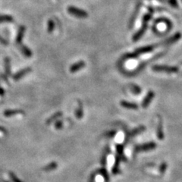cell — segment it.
Returning <instances> with one entry per match:
<instances>
[{
    "label": "cell",
    "instance_id": "ba28073f",
    "mask_svg": "<svg viewBox=\"0 0 182 182\" xmlns=\"http://www.w3.org/2000/svg\"><path fill=\"white\" fill-rule=\"evenodd\" d=\"M25 31H26V28L24 26H21L19 28L18 31L17 37H16V43L20 44L22 41V39H23L24 35L25 34Z\"/></svg>",
    "mask_w": 182,
    "mask_h": 182
},
{
    "label": "cell",
    "instance_id": "8992f818",
    "mask_svg": "<svg viewBox=\"0 0 182 182\" xmlns=\"http://www.w3.org/2000/svg\"><path fill=\"white\" fill-rule=\"evenodd\" d=\"M147 28V23H144L142 28H141V29H140L139 31H138V32L136 33V34L134 35V37H133V40H134V41H137V40H139V39L144 35Z\"/></svg>",
    "mask_w": 182,
    "mask_h": 182
},
{
    "label": "cell",
    "instance_id": "4fadbf2b",
    "mask_svg": "<svg viewBox=\"0 0 182 182\" xmlns=\"http://www.w3.org/2000/svg\"><path fill=\"white\" fill-rule=\"evenodd\" d=\"M120 103L121 106H123L124 108L130 109H137L138 108V106L135 103H133V102H127V101H122Z\"/></svg>",
    "mask_w": 182,
    "mask_h": 182
},
{
    "label": "cell",
    "instance_id": "8fae6325",
    "mask_svg": "<svg viewBox=\"0 0 182 182\" xmlns=\"http://www.w3.org/2000/svg\"><path fill=\"white\" fill-rule=\"evenodd\" d=\"M76 118L78 119H81L83 116V105L80 101H78V106L75 111Z\"/></svg>",
    "mask_w": 182,
    "mask_h": 182
},
{
    "label": "cell",
    "instance_id": "5bb4252c",
    "mask_svg": "<svg viewBox=\"0 0 182 182\" xmlns=\"http://www.w3.org/2000/svg\"><path fill=\"white\" fill-rule=\"evenodd\" d=\"M153 96H154V93H153V92H152V91L149 92L148 94L147 95L146 98L144 99V101H143V103H142L143 107H144V108H145V107H147V106L150 104V101L153 99Z\"/></svg>",
    "mask_w": 182,
    "mask_h": 182
},
{
    "label": "cell",
    "instance_id": "6da1fadb",
    "mask_svg": "<svg viewBox=\"0 0 182 182\" xmlns=\"http://www.w3.org/2000/svg\"><path fill=\"white\" fill-rule=\"evenodd\" d=\"M68 12L71 15H72L77 18H86L88 16L87 12H86V11L80 9V8H76V7L74 6L68 7Z\"/></svg>",
    "mask_w": 182,
    "mask_h": 182
},
{
    "label": "cell",
    "instance_id": "3957f363",
    "mask_svg": "<svg viewBox=\"0 0 182 182\" xmlns=\"http://www.w3.org/2000/svg\"><path fill=\"white\" fill-rule=\"evenodd\" d=\"M31 71H32V68H29V67L23 68V69L20 70V71H18L16 74H15L14 75H13V79H14L15 80H16V81H17V80H19L21 78H22L24 76H25V75H27L28 74H29Z\"/></svg>",
    "mask_w": 182,
    "mask_h": 182
},
{
    "label": "cell",
    "instance_id": "30bf717a",
    "mask_svg": "<svg viewBox=\"0 0 182 182\" xmlns=\"http://www.w3.org/2000/svg\"><path fill=\"white\" fill-rule=\"evenodd\" d=\"M62 115V112H56L55 114H53L51 117L49 118V119L47 120V122H46V123H47V125H50V124L56 122V121L59 118H60Z\"/></svg>",
    "mask_w": 182,
    "mask_h": 182
},
{
    "label": "cell",
    "instance_id": "603a6c76",
    "mask_svg": "<svg viewBox=\"0 0 182 182\" xmlns=\"http://www.w3.org/2000/svg\"><path fill=\"white\" fill-rule=\"evenodd\" d=\"M62 126H63V122L62 121H56V122H55V127H56V129H61L62 128Z\"/></svg>",
    "mask_w": 182,
    "mask_h": 182
},
{
    "label": "cell",
    "instance_id": "277c9868",
    "mask_svg": "<svg viewBox=\"0 0 182 182\" xmlns=\"http://www.w3.org/2000/svg\"><path fill=\"white\" fill-rule=\"evenodd\" d=\"M153 50V47H152V46L144 47L136 50L135 53H134V54L131 55V56H127L126 57H135V56H138V55H141V54H143V53H148V52L152 51Z\"/></svg>",
    "mask_w": 182,
    "mask_h": 182
},
{
    "label": "cell",
    "instance_id": "ffe728a7",
    "mask_svg": "<svg viewBox=\"0 0 182 182\" xmlns=\"http://www.w3.org/2000/svg\"><path fill=\"white\" fill-rule=\"evenodd\" d=\"M144 129H145V128H144V127H139V128H136V129H134V131H131V135L133 136V135H136V134H140L141 132L144 131Z\"/></svg>",
    "mask_w": 182,
    "mask_h": 182
},
{
    "label": "cell",
    "instance_id": "d6986e66",
    "mask_svg": "<svg viewBox=\"0 0 182 182\" xmlns=\"http://www.w3.org/2000/svg\"><path fill=\"white\" fill-rule=\"evenodd\" d=\"M157 135H158V137H159V138L160 140L163 139L164 135H163V133H162V125H161V123H159V126H158Z\"/></svg>",
    "mask_w": 182,
    "mask_h": 182
},
{
    "label": "cell",
    "instance_id": "9c48e42d",
    "mask_svg": "<svg viewBox=\"0 0 182 182\" xmlns=\"http://www.w3.org/2000/svg\"><path fill=\"white\" fill-rule=\"evenodd\" d=\"M24 111L21 109H13V110H5L4 112V115L5 117H11V116H15L17 115H20V114H24Z\"/></svg>",
    "mask_w": 182,
    "mask_h": 182
},
{
    "label": "cell",
    "instance_id": "ac0fdd59",
    "mask_svg": "<svg viewBox=\"0 0 182 182\" xmlns=\"http://www.w3.org/2000/svg\"><path fill=\"white\" fill-rule=\"evenodd\" d=\"M55 27H56L55 22L53 20H49L48 22H47V31L50 34V33H53V31L55 29Z\"/></svg>",
    "mask_w": 182,
    "mask_h": 182
},
{
    "label": "cell",
    "instance_id": "7402d4cb",
    "mask_svg": "<svg viewBox=\"0 0 182 182\" xmlns=\"http://www.w3.org/2000/svg\"><path fill=\"white\" fill-rule=\"evenodd\" d=\"M152 17V13H149V14H147L144 15V18H143V22L144 23H147V22L149 21L150 20V18H151Z\"/></svg>",
    "mask_w": 182,
    "mask_h": 182
},
{
    "label": "cell",
    "instance_id": "52a82bcc",
    "mask_svg": "<svg viewBox=\"0 0 182 182\" xmlns=\"http://www.w3.org/2000/svg\"><path fill=\"white\" fill-rule=\"evenodd\" d=\"M156 147V144L155 143H148V144H144V145H141L140 147H138L136 148L137 151H143V150H153L155 147Z\"/></svg>",
    "mask_w": 182,
    "mask_h": 182
},
{
    "label": "cell",
    "instance_id": "9a60e30c",
    "mask_svg": "<svg viewBox=\"0 0 182 182\" xmlns=\"http://www.w3.org/2000/svg\"><path fill=\"white\" fill-rule=\"evenodd\" d=\"M20 50L22 53V54H23L24 56H26V57L30 58L32 56V52H31V50H30L28 47H27L26 46H24V45L21 46Z\"/></svg>",
    "mask_w": 182,
    "mask_h": 182
},
{
    "label": "cell",
    "instance_id": "f546056e",
    "mask_svg": "<svg viewBox=\"0 0 182 182\" xmlns=\"http://www.w3.org/2000/svg\"><path fill=\"white\" fill-rule=\"evenodd\" d=\"M5 95V90L2 87L0 86V96H3Z\"/></svg>",
    "mask_w": 182,
    "mask_h": 182
},
{
    "label": "cell",
    "instance_id": "7c38bea8",
    "mask_svg": "<svg viewBox=\"0 0 182 182\" xmlns=\"http://www.w3.org/2000/svg\"><path fill=\"white\" fill-rule=\"evenodd\" d=\"M5 62V71L7 76L11 75V60L8 57H5L4 59Z\"/></svg>",
    "mask_w": 182,
    "mask_h": 182
},
{
    "label": "cell",
    "instance_id": "cb8c5ba5",
    "mask_svg": "<svg viewBox=\"0 0 182 182\" xmlns=\"http://www.w3.org/2000/svg\"><path fill=\"white\" fill-rule=\"evenodd\" d=\"M166 168H167V164L165 163V162L162 163V165H161L160 167H159V171H160V173H162V174L165 173V170H166Z\"/></svg>",
    "mask_w": 182,
    "mask_h": 182
},
{
    "label": "cell",
    "instance_id": "83f0119b",
    "mask_svg": "<svg viewBox=\"0 0 182 182\" xmlns=\"http://www.w3.org/2000/svg\"><path fill=\"white\" fill-rule=\"evenodd\" d=\"M0 43H1V44H2V45H4V46H7V45L8 44V41H7V40H5L4 38H2V37H0Z\"/></svg>",
    "mask_w": 182,
    "mask_h": 182
},
{
    "label": "cell",
    "instance_id": "7a4b0ae2",
    "mask_svg": "<svg viewBox=\"0 0 182 182\" xmlns=\"http://www.w3.org/2000/svg\"><path fill=\"white\" fill-rule=\"evenodd\" d=\"M153 69L156 71H165V72L172 73L177 71V68L176 67H169V66H163V65H154L153 67Z\"/></svg>",
    "mask_w": 182,
    "mask_h": 182
},
{
    "label": "cell",
    "instance_id": "4dcf8cb0",
    "mask_svg": "<svg viewBox=\"0 0 182 182\" xmlns=\"http://www.w3.org/2000/svg\"><path fill=\"white\" fill-rule=\"evenodd\" d=\"M0 132H2V133H7V130L5 129L4 127L2 126H0Z\"/></svg>",
    "mask_w": 182,
    "mask_h": 182
},
{
    "label": "cell",
    "instance_id": "2e32d148",
    "mask_svg": "<svg viewBox=\"0 0 182 182\" xmlns=\"http://www.w3.org/2000/svg\"><path fill=\"white\" fill-rule=\"evenodd\" d=\"M14 21V18L8 15H0V23L2 22H13Z\"/></svg>",
    "mask_w": 182,
    "mask_h": 182
},
{
    "label": "cell",
    "instance_id": "4316f807",
    "mask_svg": "<svg viewBox=\"0 0 182 182\" xmlns=\"http://www.w3.org/2000/svg\"><path fill=\"white\" fill-rule=\"evenodd\" d=\"M117 151L119 154L122 155V153H123V146H122V144L117 145Z\"/></svg>",
    "mask_w": 182,
    "mask_h": 182
},
{
    "label": "cell",
    "instance_id": "d4e9b609",
    "mask_svg": "<svg viewBox=\"0 0 182 182\" xmlns=\"http://www.w3.org/2000/svg\"><path fill=\"white\" fill-rule=\"evenodd\" d=\"M168 3L173 7V8H177L178 4H177V0H168Z\"/></svg>",
    "mask_w": 182,
    "mask_h": 182
},
{
    "label": "cell",
    "instance_id": "484cf974",
    "mask_svg": "<svg viewBox=\"0 0 182 182\" xmlns=\"http://www.w3.org/2000/svg\"><path fill=\"white\" fill-rule=\"evenodd\" d=\"M116 133L117 132H116L115 131H107V132L105 134V135L107 136V137H110V138H111V137H114V136L116 134Z\"/></svg>",
    "mask_w": 182,
    "mask_h": 182
},
{
    "label": "cell",
    "instance_id": "f1b7e54d",
    "mask_svg": "<svg viewBox=\"0 0 182 182\" xmlns=\"http://www.w3.org/2000/svg\"><path fill=\"white\" fill-rule=\"evenodd\" d=\"M0 77H2V78L3 79L5 82H8V77H7V75L5 74H0Z\"/></svg>",
    "mask_w": 182,
    "mask_h": 182
},
{
    "label": "cell",
    "instance_id": "e0dca14e",
    "mask_svg": "<svg viewBox=\"0 0 182 182\" xmlns=\"http://www.w3.org/2000/svg\"><path fill=\"white\" fill-rule=\"evenodd\" d=\"M180 34H179V33H177V34H174L172 37H171V38L168 39V40H166V41L165 42V44H170V43H174V42H176L177 40H178L179 39H180Z\"/></svg>",
    "mask_w": 182,
    "mask_h": 182
},
{
    "label": "cell",
    "instance_id": "1f68e13d",
    "mask_svg": "<svg viewBox=\"0 0 182 182\" xmlns=\"http://www.w3.org/2000/svg\"><path fill=\"white\" fill-rule=\"evenodd\" d=\"M181 2H182V0H181Z\"/></svg>",
    "mask_w": 182,
    "mask_h": 182
},
{
    "label": "cell",
    "instance_id": "5b68a950",
    "mask_svg": "<svg viewBox=\"0 0 182 182\" xmlns=\"http://www.w3.org/2000/svg\"><path fill=\"white\" fill-rule=\"evenodd\" d=\"M85 65H86V63H85L83 61H79V62L73 64V65L70 67V71H71V73H74L76 72V71H79V70L84 68Z\"/></svg>",
    "mask_w": 182,
    "mask_h": 182
},
{
    "label": "cell",
    "instance_id": "44dd1931",
    "mask_svg": "<svg viewBox=\"0 0 182 182\" xmlns=\"http://www.w3.org/2000/svg\"><path fill=\"white\" fill-rule=\"evenodd\" d=\"M131 90H132L133 92L135 93H141V89H140V87H138V86H136V85H131Z\"/></svg>",
    "mask_w": 182,
    "mask_h": 182
}]
</instances>
